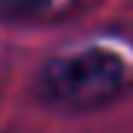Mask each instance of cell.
<instances>
[{
    "label": "cell",
    "mask_w": 133,
    "mask_h": 133,
    "mask_svg": "<svg viewBox=\"0 0 133 133\" xmlns=\"http://www.w3.org/2000/svg\"><path fill=\"white\" fill-rule=\"evenodd\" d=\"M130 83V65L115 48L86 44L53 56L42 71V95L62 107H101Z\"/></svg>",
    "instance_id": "1"
},
{
    "label": "cell",
    "mask_w": 133,
    "mask_h": 133,
    "mask_svg": "<svg viewBox=\"0 0 133 133\" xmlns=\"http://www.w3.org/2000/svg\"><path fill=\"white\" fill-rule=\"evenodd\" d=\"M56 3L59 0H0V12L27 18V15H44V12H50Z\"/></svg>",
    "instance_id": "2"
}]
</instances>
